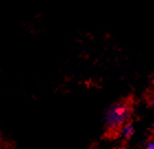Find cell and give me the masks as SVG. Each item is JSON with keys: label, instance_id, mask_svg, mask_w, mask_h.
Segmentation results:
<instances>
[{"label": "cell", "instance_id": "cell-1", "mask_svg": "<svg viewBox=\"0 0 154 149\" xmlns=\"http://www.w3.org/2000/svg\"><path fill=\"white\" fill-rule=\"evenodd\" d=\"M129 115H130V109L127 104H113L105 114V123L110 129H117L118 127L125 124V120L128 119Z\"/></svg>", "mask_w": 154, "mask_h": 149}, {"label": "cell", "instance_id": "cell-2", "mask_svg": "<svg viewBox=\"0 0 154 149\" xmlns=\"http://www.w3.org/2000/svg\"><path fill=\"white\" fill-rule=\"evenodd\" d=\"M134 133V128L132 126L131 124H125L123 125L121 128V135L122 137H125V138H130V137L133 135Z\"/></svg>", "mask_w": 154, "mask_h": 149}, {"label": "cell", "instance_id": "cell-3", "mask_svg": "<svg viewBox=\"0 0 154 149\" xmlns=\"http://www.w3.org/2000/svg\"><path fill=\"white\" fill-rule=\"evenodd\" d=\"M145 149H154V140L153 141H150V143L146 145V148Z\"/></svg>", "mask_w": 154, "mask_h": 149}, {"label": "cell", "instance_id": "cell-4", "mask_svg": "<svg viewBox=\"0 0 154 149\" xmlns=\"http://www.w3.org/2000/svg\"><path fill=\"white\" fill-rule=\"evenodd\" d=\"M151 104H152V105H153V106H154V96L151 98Z\"/></svg>", "mask_w": 154, "mask_h": 149}, {"label": "cell", "instance_id": "cell-5", "mask_svg": "<svg viewBox=\"0 0 154 149\" xmlns=\"http://www.w3.org/2000/svg\"><path fill=\"white\" fill-rule=\"evenodd\" d=\"M118 149H127V148H123V147H122V148H118Z\"/></svg>", "mask_w": 154, "mask_h": 149}, {"label": "cell", "instance_id": "cell-6", "mask_svg": "<svg viewBox=\"0 0 154 149\" xmlns=\"http://www.w3.org/2000/svg\"><path fill=\"white\" fill-rule=\"evenodd\" d=\"M153 83H154V75H153Z\"/></svg>", "mask_w": 154, "mask_h": 149}]
</instances>
